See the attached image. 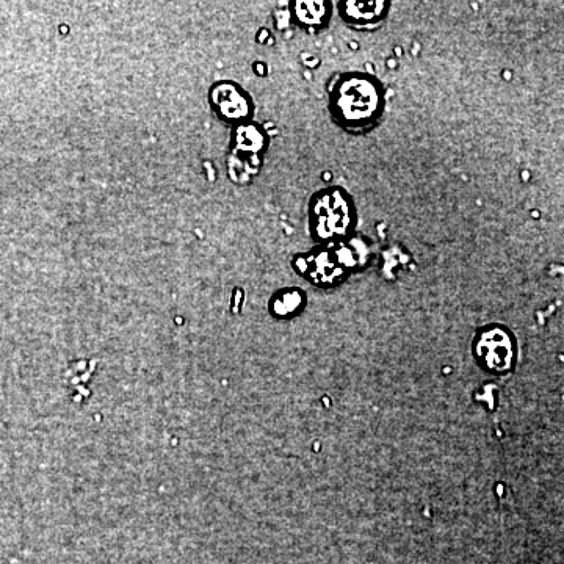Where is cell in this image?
I'll list each match as a JSON object with an SVG mask.
<instances>
[{"label": "cell", "instance_id": "3", "mask_svg": "<svg viewBox=\"0 0 564 564\" xmlns=\"http://www.w3.org/2000/svg\"><path fill=\"white\" fill-rule=\"evenodd\" d=\"M475 355L486 369H510L514 359V339L508 329L502 326H489L478 333L475 339Z\"/></svg>", "mask_w": 564, "mask_h": 564}, {"label": "cell", "instance_id": "2", "mask_svg": "<svg viewBox=\"0 0 564 564\" xmlns=\"http://www.w3.org/2000/svg\"><path fill=\"white\" fill-rule=\"evenodd\" d=\"M358 226L355 199L340 185L320 188L312 195L308 207V229L311 239L320 246L347 242Z\"/></svg>", "mask_w": 564, "mask_h": 564}, {"label": "cell", "instance_id": "5", "mask_svg": "<svg viewBox=\"0 0 564 564\" xmlns=\"http://www.w3.org/2000/svg\"><path fill=\"white\" fill-rule=\"evenodd\" d=\"M340 19L345 26L361 32H372L380 29L391 13L392 2L389 0H339L334 4Z\"/></svg>", "mask_w": 564, "mask_h": 564}, {"label": "cell", "instance_id": "7", "mask_svg": "<svg viewBox=\"0 0 564 564\" xmlns=\"http://www.w3.org/2000/svg\"><path fill=\"white\" fill-rule=\"evenodd\" d=\"M268 137L261 126L245 123L237 126L234 132V149L239 154L257 157L267 148Z\"/></svg>", "mask_w": 564, "mask_h": 564}, {"label": "cell", "instance_id": "1", "mask_svg": "<svg viewBox=\"0 0 564 564\" xmlns=\"http://www.w3.org/2000/svg\"><path fill=\"white\" fill-rule=\"evenodd\" d=\"M386 88L375 74L348 71L329 88L328 110L334 123L350 134H366L386 112Z\"/></svg>", "mask_w": 564, "mask_h": 564}, {"label": "cell", "instance_id": "6", "mask_svg": "<svg viewBox=\"0 0 564 564\" xmlns=\"http://www.w3.org/2000/svg\"><path fill=\"white\" fill-rule=\"evenodd\" d=\"M334 4L329 0H295L290 2L292 21L301 29L315 33L326 29L333 18Z\"/></svg>", "mask_w": 564, "mask_h": 564}, {"label": "cell", "instance_id": "8", "mask_svg": "<svg viewBox=\"0 0 564 564\" xmlns=\"http://www.w3.org/2000/svg\"><path fill=\"white\" fill-rule=\"evenodd\" d=\"M303 301V292L300 290H286L281 297L276 298L275 309L281 315L293 314L303 306Z\"/></svg>", "mask_w": 564, "mask_h": 564}, {"label": "cell", "instance_id": "4", "mask_svg": "<svg viewBox=\"0 0 564 564\" xmlns=\"http://www.w3.org/2000/svg\"><path fill=\"white\" fill-rule=\"evenodd\" d=\"M210 102L220 120L226 123H250L253 118V101L245 90L234 82H218L210 90Z\"/></svg>", "mask_w": 564, "mask_h": 564}]
</instances>
